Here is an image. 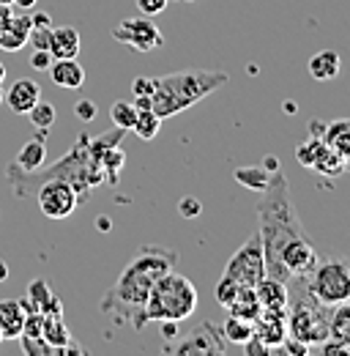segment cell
Returning a JSON list of instances; mask_svg holds the SVG:
<instances>
[{
    "label": "cell",
    "mask_w": 350,
    "mask_h": 356,
    "mask_svg": "<svg viewBox=\"0 0 350 356\" xmlns=\"http://www.w3.org/2000/svg\"><path fill=\"white\" fill-rule=\"evenodd\" d=\"M175 266H178L175 250L156 247V244L142 247L121 271L115 285L104 293L99 310L115 318V321H121V323H131L134 332H142L148 326V318H145L148 293H151L153 282Z\"/></svg>",
    "instance_id": "6da1fadb"
},
{
    "label": "cell",
    "mask_w": 350,
    "mask_h": 356,
    "mask_svg": "<svg viewBox=\"0 0 350 356\" xmlns=\"http://www.w3.org/2000/svg\"><path fill=\"white\" fill-rule=\"evenodd\" d=\"M36 203H39L44 217H49V220H66L80 206V195H77V189L66 178L52 176L42 181L39 195H36Z\"/></svg>",
    "instance_id": "ba28073f"
},
{
    "label": "cell",
    "mask_w": 350,
    "mask_h": 356,
    "mask_svg": "<svg viewBox=\"0 0 350 356\" xmlns=\"http://www.w3.org/2000/svg\"><path fill=\"white\" fill-rule=\"evenodd\" d=\"M258 203V236L262 244V258H265V274L276 280H290V274L282 268V250L293 238L304 236V225L296 214L293 197H290V181L282 170L271 173L265 189L260 192Z\"/></svg>",
    "instance_id": "7a4b0ae2"
},
{
    "label": "cell",
    "mask_w": 350,
    "mask_h": 356,
    "mask_svg": "<svg viewBox=\"0 0 350 356\" xmlns=\"http://www.w3.org/2000/svg\"><path fill=\"white\" fill-rule=\"evenodd\" d=\"M244 285H238L235 280H230L227 274H222V280L217 282V288H214V299H217L222 307H230L233 305V299L238 296V291H241Z\"/></svg>",
    "instance_id": "1f68e13d"
},
{
    "label": "cell",
    "mask_w": 350,
    "mask_h": 356,
    "mask_svg": "<svg viewBox=\"0 0 350 356\" xmlns=\"http://www.w3.org/2000/svg\"><path fill=\"white\" fill-rule=\"evenodd\" d=\"M0 6H14V0H0Z\"/></svg>",
    "instance_id": "f907efd6"
},
{
    "label": "cell",
    "mask_w": 350,
    "mask_h": 356,
    "mask_svg": "<svg viewBox=\"0 0 350 356\" xmlns=\"http://www.w3.org/2000/svg\"><path fill=\"white\" fill-rule=\"evenodd\" d=\"M306 288L315 299H320L328 307H340L350 302V261L345 258L317 261V266L306 277Z\"/></svg>",
    "instance_id": "8992f818"
},
{
    "label": "cell",
    "mask_w": 350,
    "mask_h": 356,
    "mask_svg": "<svg viewBox=\"0 0 350 356\" xmlns=\"http://www.w3.org/2000/svg\"><path fill=\"white\" fill-rule=\"evenodd\" d=\"M159 323H162V337L167 343H173L175 337H178V323L175 321H159Z\"/></svg>",
    "instance_id": "60d3db41"
},
{
    "label": "cell",
    "mask_w": 350,
    "mask_h": 356,
    "mask_svg": "<svg viewBox=\"0 0 350 356\" xmlns=\"http://www.w3.org/2000/svg\"><path fill=\"white\" fill-rule=\"evenodd\" d=\"M233 178L241 184V186H247V189H252V192H262L265 189V184H268V178L271 173L262 168V165H247V168H238Z\"/></svg>",
    "instance_id": "d4e9b609"
},
{
    "label": "cell",
    "mask_w": 350,
    "mask_h": 356,
    "mask_svg": "<svg viewBox=\"0 0 350 356\" xmlns=\"http://www.w3.org/2000/svg\"><path fill=\"white\" fill-rule=\"evenodd\" d=\"M25 296H28V302H31L36 310H42L44 302L52 296L49 282H47V280H42V277H39V280H31V285H28V293H25Z\"/></svg>",
    "instance_id": "d6a6232c"
},
{
    "label": "cell",
    "mask_w": 350,
    "mask_h": 356,
    "mask_svg": "<svg viewBox=\"0 0 350 356\" xmlns=\"http://www.w3.org/2000/svg\"><path fill=\"white\" fill-rule=\"evenodd\" d=\"M110 118H112V124L118 127V129H126L131 132V127H134V118H137V107L131 104V102H115L112 107H110Z\"/></svg>",
    "instance_id": "f546056e"
},
{
    "label": "cell",
    "mask_w": 350,
    "mask_h": 356,
    "mask_svg": "<svg viewBox=\"0 0 350 356\" xmlns=\"http://www.w3.org/2000/svg\"><path fill=\"white\" fill-rule=\"evenodd\" d=\"M331 337L334 340H350V302L340 305V312L331 315Z\"/></svg>",
    "instance_id": "4dcf8cb0"
},
{
    "label": "cell",
    "mask_w": 350,
    "mask_h": 356,
    "mask_svg": "<svg viewBox=\"0 0 350 356\" xmlns=\"http://www.w3.org/2000/svg\"><path fill=\"white\" fill-rule=\"evenodd\" d=\"M323 143H326L334 154H340L350 168V118H340V121L326 124V129H323Z\"/></svg>",
    "instance_id": "44dd1931"
},
{
    "label": "cell",
    "mask_w": 350,
    "mask_h": 356,
    "mask_svg": "<svg viewBox=\"0 0 350 356\" xmlns=\"http://www.w3.org/2000/svg\"><path fill=\"white\" fill-rule=\"evenodd\" d=\"M252 326H255V337L262 340L268 348H274V354H276V348H279L282 340L288 337V312L262 310L260 315L252 321Z\"/></svg>",
    "instance_id": "4fadbf2b"
},
{
    "label": "cell",
    "mask_w": 350,
    "mask_h": 356,
    "mask_svg": "<svg viewBox=\"0 0 350 356\" xmlns=\"http://www.w3.org/2000/svg\"><path fill=\"white\" fill-rule=\"evenodd\" d=\"M47 72H49L52 83L60 86V88L77 90L83 88V83H85V69L80 66L77 58H55Z\"/></svg>",
    "instance_id": "e0dca14e"
},
{
    "label": "cell",
    "mask_w": 350,
    "mask_h": 356,
    "mask_svg": "<svg viewBox=\"0 0 350 356\" xmlns=\"http://www.w3.org/2000/svg\"><path fill=\"white\" fill-rule=\"evenodd\" d=\"M162 129V118L153 113V110H137V118H134V127L131 132L137 134L140 140H153Z\"/></svg>",
    "instance_id": "484cf974"
},
{
    "label": "cell",
    "mask_w": 350,
    "mask_h": 356,
    "mask_svg": "<svg viewBox=\"0 0 350 356\" xmlns=\"http://www.w3.org/2000/svg\"><path fill=\"white\" fill-rule=\"evenodd\" d=\"M170 351L175 354H227V340H224V334L219 332L217 326L211 323V321H206L203 323V329L197 332H189L183 340H178L175 337V346H170Z\"/></svg>",
    "instance_id": "30bf717a"
},
{
    "label": "cell",
    "mask_w": 350,
    "mask_h": 356,
    "mask_svg": "<svg viewBox=\"0 0 350 356\" xmlns=\"http://www.w3.org/2000/svg\"><path fill=\"white\" fill-rule=\"evenodd\" d=\"M52 55H49V49H33V55H31V69H36V72H47L49 66H52Z\"/></svg>",
    "instance_id": "74e56055"
},
{
    "label": "cell",
    "mask_w": 350,
    "mask_h": 356,
    "mask_svg": "<svg viewBox=\"0 0 350 356\" xmlns=\"http://www.w3.org/2000/svg\"><path fill=\"white\" fill-rule=\"evenodd\" d=\"M222 334H224L227 343H233V346H244V343L255 334V326H252V321H244V318L230 315V318L224 321V326H222Z\"/></svg>",
    "instance_id": "cb8c5ba5"
},
{
    "label": "cell",
    "mask_w": 350,
    "mask_h": 356,
    "mask_svg": "<svg viewBox=\"0 0 350 356\" xmlns=\"http://www.w3.org/2000/svg\"><path fill=\"white\" fill-rule=\"evenodd\" d=\"M17 340L22 343V351L31 356H52L55 354V348H52L44 337H25V334H22V337H17Z\"/></svg>",
    "instance_id": "836d02e7"
},
{
    "label": "cell",
    "mask_w": 350,
    "mask_h": 356,
    "mask_svg": "<svg viewBox=\"0 0 350 356\" xmlns=\"http://www.w3.org/2000/svg\"><path fill=\"white\" fill-rule=\"evenodd\" d=\"M306 72L312 80H320V83H328L334 80L340 72H342V58L334 52V49H320L309 58L306 63Z\"/></svg>",
    "instance_id": "d6986e66"
},
{
    "label": "cell",
    "mask_w": 350,
    "mask_h": 356,
    "mask_svg": "<svg viewBox=\"0 0 350 356\" xmlns=\"http://www.w3.org/2000/svg\"><path fill=\"white\" fill-rule=\"evenodd\" d=\"M49 33H52V28H31L28 44L33 49H49Z\"/></svg>",
    "instance_id": "d590c367"
},
{
    "label": "cell",
    "mask_w": 350,
    "mask_h": 356,
    "mask_svg": "<svg viewBox=\"0 0 350 356\" xmlns=\"http://www.w3.org/2000/svg\"><path fill=\"white\" fill-rule=\"evenodd\" d=\"M47 132H49V129H39L33 140H28V143L19 148L14 165H8V168H14V170L22 173V176H33L36 170H42L44 159H47Z\"/></svg>",
    "instance_id": "5bb4252c"
},
{
    "label": "cell",
    "mask_w": 350,
    "mask_h": 356,
    "mask_svg": "<svg viewBox=\"0 0 350 356\" xmlns=\"http://www.w3.org/2000/svg\"><path fill=\"white\" fill-rule=\"evenodd\" d=\"M8 280V266H6V261H0V282H6Z\"/></svg>",
    "instance_id": "c3c4849f"
},
{
    "label": "cell",
    "mask_w": 350,
    "mask_h": 356,
    "mask_svg": "<svg viewBox=\"0 0 350 356\" xmlns=\"http://www.w3.org/2000/svg\"><path fill=\"white\" fill-rule=\"evenodd\" d=\"M224 274L230 280H235L238 285H244V288H255L265 277V258H262V244L258 233L249 236L244 241V247L235 250V255L224 266Z\"/></svg>",
    "instance_id": "52a82bcc"
},
{
    "label": "cell",
    "mask_w": 350,
    "mask_h": 356,
    "mask_svg": "<svg viewBox=\"0 0 350 356\" xmlns=\"http://www.w3.org/2000/svg\"><path fill=\"white\" fill-rule=\"evenodd\" d=\"M31 19H33V28H52V17H49L47 11H36V14H31Z\"/></svg>",
    "instance_id": "b9f144b4"
},
{
    "label": "cell",
    "mask_w": 350,
    "mask_h": 356,
    "mask_svg": "<svg viewBox=\"0 0 350 356\" xmlns=\"http://www.w3.org/2000/svg\"><path fill=\"white\" fill-rule=\"evenodd\" d=\"M317 261H320V255L306 233L293 238L290 244H285V250H282V268L299 280H306L312 274V268L317 266Z\"/></svg>",
    "instance_id": "8fae6325"
},
{
    "label": "cell",
    "mask_w": 350,
    "mask_h": 356,
    "mask_svg": "<svg viewBox=\"0 0 350 356\" xmlns=\"http://www.w3.org/2000/svg\"><path fill=\"white\" fill-rule=\"evenodd\" d=\"M197 312V288L189 277L178 274L170 268L167 274H162L151 293H148V305H145V318L151 321H189Z\"/></svg>",
    "instance_id": "277c9868"
},
{
    "label": "cell",
    "mask_w": 350,
    "mask_h": 356,
    "mask_svg": "<svg viewBox=\"0 0 350 356\" xmlns=\"http://www.w3.org/2000/svg\"><path fill=\"white\" fill-rule=\"evenodd\" d=\"M3 96H6V90H3V86H0V104H3Z\"/></svg>",
    "instance_id": "816d5d0a"
},
{
    "label": "cell",
    "mask_w": 350,
    "mask_h": 356,
    "mask_svg": "<svg viewBox=\"0 0 350 356\" xmlns=\"http://www.w3.org/2000/svg\"><path fill=\"white\" fill-rule=\"evenodd\" d=\"M39 99H42V86H39L36 80H31V77L17 80L11 88L6 90V96H3V102H6L17 115H28V110H31Z\"/></svg>",
    "instance_id": "9a60e30c"
},
{
    "label": "cell",
    "mask_w": 350,
    "mask_h": 356,
    "mask_svg": "<svg viewBox=\"0 0 350 356\" xmlns=\"http://www.w3.org/2000/svg\"><path fill=\"white\" fill-rule=\"evenodd\" d=\"M96 227H99L101 233H110V230H112V220H110V217H99V220H96Z\"/></svg>",
    "instance_id": "ee69618b"
},
{
    "label": "cell",
    "mask_w": 350,
    "mask_h": 356,
    "mask_svg": "<svg viewBox=\"0 0 350 356\" xmlns=\"http://www.w3.org/2000/svg\"><path fill=\"white\" fill-rule=\"evenodd\" d=\"M282 110H285L288 115H293V113H296L299 107H296V102H285V104H282Z\"/></svg>",
    "instance_id": "7dc6e473"
},
{
    "label": "cell",
    "mask_w": 350,
    "mask_h": 356,
    "mask_svg": "<svg viewBox=\"0 0 350 356\" xmlns=\"http://www.w3.org/2000/svg\"><path fill=\"white\" fill-rule=\"evenodd\" d=\"M167 6H170V0H137L140 14H145V17H156V14H162Z\"/></svg>",
    "instance_id": "8d00e7d4"
},
{
    "label": "cell",
    "mask_w": 350,
    "mask_h": 356,
    "mask_svg": "<svg viewBox=\"0 0 350 356\" xmlns=\"http://www.w3.org/2000/svg\"><path fill=\"white\" fill-rule=\"evenodd\" d=\"M22 323H25V310L19 299H3L0 302V337L17 340L22 334Z\"/></svg>",
    "instance_id": "ffe728a7"
},
{
    "label": "cell",
    "mask_w": 350,
    "mask_h": 356,
    "mask_svg": "<svg viewBox=\"0 0 350 356\" xmlns=\"http://www.w3.org/2000/svg\"><path fill=\"white\" fill-rule=\"evenodd\" d=\"M227 310H230V315H235V318L255 321V318L262 312V305H260V299H258V291H255V288H241L238 296L233 299V305H230Z\"/></svg>",
    "instance_id": "603a6c76"
},
{
    "label": "cell",
    "mask_w": 350,
    "mask_h": 356,
    "mask_svg": "<svg viewBox=\"0 0 350 356\" xmlns=\"http://www.w3.org/2000/svg\"><path fill=\"white\" fill-rule=\"evenodd\" d=\"M178 214H181L183 220H194V217L203 214V203H200L197 197L186 195V197H181V203H178Z\"/></svg>",
    "instance_id": "e575fe53"
},
{
    "label": "cell",
    "mask_w": 350,
    "mask_h": 356,
    "mask_svg": "<svg viewBox=\"0 0 350 356\" xmlns=\"http://www.w3.org/2000/svg\"><path fill=\"white\" fill-rule=\"evenodd\" d=\"M258 291V299H260L262 310H276V312H288V302H290V293H288V282L285 280H276V277H262L260 282L255 285Z\"/></svg>",
    "instance_id": "2e32d148"
},
{
    "label": "cell",
    "mask_w": 350,
    "mask_h": 356,
    "mask_svg": "<svg viewBox=\"0 0 350 356\" xmlns=\"http://www.w3.org/2000/svg\"><path fill=\"white\" fill-rule=\"evenodd\" d=\"M315 173H320V176H328V178H337L342 176L345 170H348V162L340 156V154H334L331 148H326V154L315 162V168H312Z\"/></svg>",
    "instance_id": "83f0119b"
},
{
    "label": "cell",
    "mask_w": 350,
    "mask_h": 356,
    "mask_svg": "<svg viewBox=\"0 0 350 356\" xmlns=\"http://www.w3.org/2000/svg\"><path fill=\"white\" fill-rule=\"evenodd\" d=\"M74 115H77L80 121H85V124H90V121L96 118V104H93L90 99H80V102L74 104Z\"/></svg>",
    "instance_id": "f35d334b"
},
{
    "label": "cell",
    "mask_w": 350,
    "mask_h": 356,
    "mask_svg": "<svg viewBox=\"0 0 350 356\" xmlns=\"http://www.w3.org/2000/svg\"><path fill=\"white\" fill-rule=\"evenodd\" d=\"M262 168H265L268 173H276V170H282V168H279V159H276L274 154H268V156L262 159Z\"/></svg>",
    "instance_id": "7bdbcfd3"
},
{
    "label": "cell",
    "mask_w": 350,
    "mask_h": 356,
    "mask_svg": "<svg viewBox=\"0 0 350 356\" xmlns=\"http://www.w3.org/2000/svg\"><path fill=\"white\" fill-rule=\"evenodd\" d=\"M326 143H323V137H306L304 143L296 148V159H299V165H304V168H315V162L326 154Z\"/></svg>",
    "instance_id": "4316f807"
},
{
    "label": "cell",
    "mask_w": 350,
    "mask_h": 356,
    "mask_svg": "<svg viewBox=\"0 0 350 356\" xmlns=\"http://www.w3.org/2000/svg\"><path fill=\"white\" fill-rule=\"evenodd\" d=\"M312 137H323V129H326V124H320V121H312Z\"/></svg>",
    "instance_id": "f6af8a7d"
},
{
    "label": "cell",
    "mask_w": 350,
    "mask_h": 356,
    "mask_svg": "<svg viewBox=\"0 0 350 356\" xmlns=\"http://www.w3.org/2000/svg\"><path fill=\"white\" fill-rule=\"evenodd\" d=\"M0 343H3V337H0Z\"/></svg>",
    "instance_id": "db71d44e"
},
{
    "label": "cell",
    "mask_w": 350,
    "mask_h": 356,
    "mask_svg": "<svg viewBox=\"0 0 350 356\" xmlns=\"http://www.w3.org/2000/svg\"><path fill=\"white\" fill-rule=\"evenodd\" d=\"M80 31L72 28V25H60L55 28L52 25V33H49V55L52 58H77L80 55Z\"/></svg>",
    "instance_id": "ac0fdd59"
},
{
    "label": "cell",
    "mask_w": 350,
    "mask_h": 356,
    "mask_svg": "<svg viewBox=\"0 0 350 356\" xmlns=\"http://www.w3.org/2000/svg\"><path fill=\"white\" fill-rule=\"evenodd\" d=\"M42 337L55 348V354L60 356V348H66L72 343V334H69V326H66L63 315H44Z\"/></svg>",
    "instance_id": "7402d4cb"
},
{
    "label": "cell",
    "mask_w": 350,
    "mask_h": 356,
    "mask_svg": "<svg viewBox=\"0 0 350 356\" xmlns=\"http://www.w3.org/2000/svg\"><path fill=\"white\" fill-rule=\"evenodd\" d=\"M36 3H39V0H14V6H17V8H22V11H28V8H33Z\"/></svg>",
    "instance_id": "bcb514c9"
},
{
    "label": "cell",
    "mask_w": 350,
    "mask_h": 356,
    "mask_svg": "<svg viewBox=\"0 0 350 356\" xmlns=\"http://www.w3.org/2000/svg\"><path fill=\"white\" fill-rule=\"evenodd\" d=\"M288 334L312 346H323L331 337V312L328 305H323L320 299H315L306 288L304 293H299V299L293 302V307L288 310Z\"/></svg>",
    "instance_id": "5b68a950"
},
{
    "label": "cell",
    "mask_w": 350,
    "mask_h": 356,
    "mask_svg": "<svg viewBox=\"0 0 350 356\" xmlns=\"http://www.w3.org/2000/svg\"><path fill=\"white\" fill-rule=\"evenodd\" d=\"M28 118H31V124L36 127V129H49L52 124H55V118H58V110L49 104V102H36L31 110H28Z\"/></svg>",
    "instance_id": "f1b7e54d"
},
{
    "label": "cell",
    "mask_w": 350,
    "mask_h": 356,
    "mask_svg": "<svg viewBox=\"0 0 350 356\" xmlns=\"http://www.w3.org/2000/svg\"><path fill=\"white\" fill-rule=\"evenodd\" d=\"M112 39L137 49V52H153V49L165 47V36H162L159 25L153 22V17H145V14L129 17L118 28H112Z\"/></svg>",
    "instance_id": "9c48e42d"
},
{
    "label": "cell",
    "mask_w": 350,
    "mask_h": 356,
    "mask_svg": "<svg viewBox=\"0 0 350 356\" xmlns=\"http://www.w3.org/2000/svg\"><path fill=\"white\" fill-rule=\"evenodd\" d=\"M3 83H6V66L0 63V86H3Z\"/></svg>",
    "instance_id": "681fc988"
},
{
    "label": "cell",
    "mask_w": 350,
    "mask_h": 356,
    "mask_svg": "<svg viewBox=\"0 0 350 356\" xmlns=\"http://www.w3.org/2000/svg\"><path fill=\"white\" fill-rule=\"evenodd\" d=\"M33 28L31 14H17L11 6H0V49L6 52H19L28 44V33Z\"/></svg>",
    "instance_id": "7c38bea8"
},
{
    "label": "cell",
    "mask_w": 350,
    "mask_h": 356,
    "mask_svg": "<svg viewBox=\"0 0 350 356\" xmlns=\"http://www.w3.org/2000/svg\"><path fill=\"white\" fill-rule=\"evenodd\" d=\"M153 86H156L153 77H137V80L131 83V93H134V96H151V93H153Z\"/></svg>",
    "instance_id": "ab89813d"
},
{
    "label": "cell",
    "mask_w": 350,
    "mask_h": 356,
    "mask_svg": "<svg viewBox=\"0 0 350 356\" xmlns=\"http://www.w3.org/2000/svg\"><path fill=\"white\" fill-rule=\"evenodd\" d=\"M153 80L156 86L151 93V110L165 121V118H173L178 113L194 107L197 102H203L222 86H227L230 77L227 72H217V69H183V72L153 77Z\"/></svg>",
    "instance_id": "3957f363"
},
{
    "label": "cell",
    "mask_w": 350,
    "mask_h": 356,
    "mask_svg": "<svg viewBox=\"0 0 350 356\" xmlns=\"http://www.w3.org/2000/svg\"><path fill=\"white\" fill-rule=\"evenodd\" d=\"M183 3H192V0H183Z\"/></svg>",
    "instance_id": "f5cc1de1"
}]
</instances>
